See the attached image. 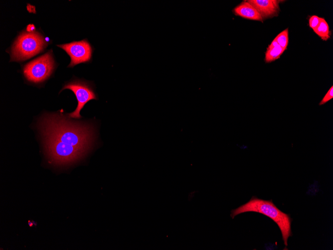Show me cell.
<instances>
[{
	"label": "cell",
	"mask_w": 333,
	"mask_h": 250,
	"mask_svg": "<svg viewBox=\"0 0 333 250\" xmlns=\"http://www.w3.org/2000/svg\"><path fill=\"white\" fill-rule=\"evenodd\" d=\"M333 98V86H332L328 90V91L327 92V93L325 94L323 99L320 102L319 105H322L325 104L329 100L332 99Z\"/></svg>",
	"instance_id": "cell-13"
},
{
	"label": "cell",
	"mask_w": 333,
	"mask_h": 250,
	"mask_svg": "<svg viewBox=\"0 0 333 250\" xmlns=\"http://www.w3.org/2000/svg\"><path fill=\"white\" fill-rule=\"evenodd\" d=\"M57 46L64 50L70 57L71 61L68 67H73L80 63H89L92 61L94 49L86 38Z\"/></svg>",
	"instance_id": "cell-6"
},
{
	"label": "cell",
	"mask_w": 333,
	"mask_h": 250,
	"mask_svg": "<svg viewBox=\"0 0 333 250\" xmlns=\"http://www.w3.org/2000/svg\"><path fill=\"white\" fill-rule=\"evenodd\" d=\"M54 67L52 50H49L26 63L23 67V72L28 81L38 83L47 79L52 74Z\"/></svg>",
	"instance_id": "cell-4"
},
{
	"label": "cell",
	"mask_w": 333,
	"mask_h": 250,
	"mask_svg": "<svg viewBox=\"0 0 333 250\" xmlns=\"http://www.w3.org/2000/svg\"><path fill=\"white\" fill-rule=\"evenodd\" d=\"M234 12L235 14L245 18L263 21V18L257 10L248 1L241 2L234 9Z\"/></svg>",
	"instance_id": "cell-8"
},
{
	"label": "cell",
	"mask_w": 333,
	"mask_h": 250,
	"mask_svg": "<svg viewBox=\"0 0 333 250\" xmlns=\"http://www.w3.org/2000/svg\"><path fill=\"white\" fill-rule=\"evenodd\" d=\"M285 49L279 45L274 40L268 46L265 53V61L270 62L278 59Z\"/></svg>",
	"instance_id": "cell-9"
},
{
	"label": "cell",
	"mask_w": 333,
	"mask_h": 250,
	"mask_svg": "<svg viewBox=\"0 0 333 250\" xmlns=\"http://www.w3.org/2000/svg\"><path fill=\"white\" fill-rule=\"evenodd\" d=\"M314 31L323 40L326 41L330 38L331 32L329 24L323 17H320V23Z\"/></svg>",
	"instance_id": "cell-10"
},
{
	"label": "cell",
	"mask_w": 333,
	"mask_h": 250,
	"mask_svg": "<svg viewBox=\"0 0 333 250\" xmlns=\"http://www.w3.org/2000/svg\"><path fill=\"white\" fill-rule=\"evenodd\" d=\"M274 40L285 50L287 47L289 41L288 28L285 29L277 35Z\"/></svg>",
	"instance_id": "cell-11"
},
{
	"label": "cell",
	"mask_w": 333,
	"mask_h": 250,
	"mask_svg": "<svg viewBox=\"0 0 333 250\" xmlns=\"http://www.w3.org/2000/svg\"><path fill=\"white\" fill-rule=\"evenodd\" d=\"M66 89L71 90L74 93L77 101L76 109L73 112L66 114L69 118H81L82 117L80 112L85 104L91 100L98 99L93 85L87 81L74 79L65 84L61 91Z\"/></svg>",
	"instance_id": "cell-5"
},
{
	"label": "cell",
	"mask_w": 333,
	"mask_h": 250,
	"mask_svg": "<svg viewBox=\"0 0 333 250\" xmlns=\"http://www.w3.org/2000/svg\"><path fill=\"white\" fill-rule=\"evenodd\" d=\"M47 43L38 31H24L17 37L10 49V61H21L41 52Z\"/></svg>",
	"instance_id": "cell-3"
},
{
	"label": "cell",
	"mask_w": 333,
	"mask_h": 250,
	"mask_svg": "<svg viewBox=\"0 0 333 250\" xmlns=\"http://www.w3.org/2000/svg\"><path fill=\"white\" fill-rule=\"evenodd\" d=\"M320 17L317 15H313L309 19V26L314 31L318 26Z\"/></svg>",
	"instance_id": "cell-12"
},
{
	"label": "cell",
	"mask_w": 333,
	"mask_h": 250,
	"mask_svg": "<svg viewBox=\"0 0 333 250\" xmlns=\"http://www.w3.org/2000/svg\"><path fill=\"white\" fill-rule=\"evenodd\" d=\"M259 12L262 17L273 16L279 10V0H247Z\"/></svg>",
	"instance_id": "cell-7"
},
{
	"label": "cell",
	"mask_w": 333,
	"mask_h": 250,
	"mask_svg": "<svg viewBox=\"0 0 333 250\" xmlns=\"http://www.w3.org/2000/svg\"><path fill=\"white\" fill-rule=\"evenodd\" d=\"M256 212L264 215L271 219L278 226L286 247L288 239L292 236L291 231L292 219L289 214L280 210L272 200H264L253 196L246 203L231 211V217L246 212Z\"/></svg>",
	"instance_id": "cell-2"
},
{
	"label": "cell",
	"mask_w": 333,
	"mask_h": 250,
	"mask_svg": "<svg viewBox=\"0 0 333 250\" xmlns=\"http://www.w3.org/2000/svg\"><path fill=\"white\" fill-rule=\"evenodd\" d=\"M67 117L62 113L48 114L40 121L47 153L55 165H69L80 160L94 142V129L90 125Z\"/></svg>",
	"instance_id": "cell-1"
}]
</instances>
